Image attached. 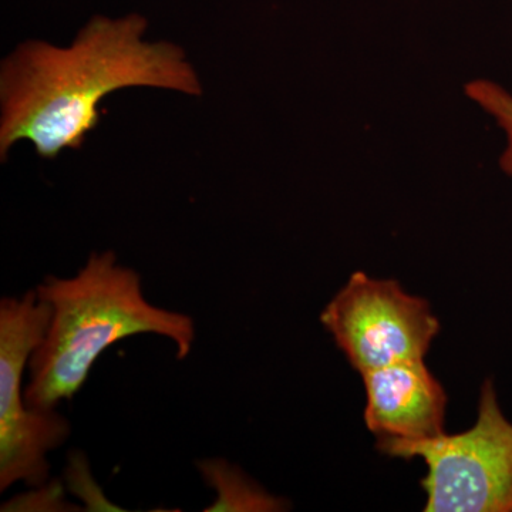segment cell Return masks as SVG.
Segmentation results:
<instances>
[{
    "mask_svg": "<svg viewBox=\"0 0 512 512\" xmlns=\"http://www.w3.org/2000/svg\"><path fill=\"white\" fill-rule=\"evenodd\" d=\"M146 20L94 18L70 47L26 42L2 63L0 154L30 141L42 158L80 148L100 123L101 100L124 87H160L201 96L180 47L144 42Z\"/></svg>",
    "mask_w": 512,
    "mask_h": 512,
    "instance_id": "obj_1",
    "label": "cell"
},
{
    "mask_svg": "<svg viewBox=\"0 0 512 512\" xmlns=\"http://www.w3.org/2000/svg\"><path fill=\"white\" fill-rule=\"evenodd\" d=\"M36 292L52 316L29 360L25 400L32 409L72 402L101 353L131 336H163L174 343L178 360L190 356L194 320L148 302L141 276L117 265L113 252L93 254L73 278L47 276Z\"/></svg>",
    "mask_w": 512,
    "mask_h": 512,
    "instance_id": "obj_2",
    "label": "cell"
},
{
    "mask_svg": "<svg viewBox=\"0 0 512 512\" xmlns=\"http://www.w3.org/2000/svg\"><path fill=\"white\" fill-rule=\"evenodd\" d=\"M390 457L423 458L427 512H512V423L491 380L481 387L476 424L436 439H377Z\"/></svg>",
    "mask_w": 512,
    "mask_h": 512,
    "instance_id": "obj_3",
    "label": "cell"
},
{
    "mask_svg": "<svg viewBox=\"0 0 512 512\" xmlns=\"http://www.w3.org/2000/svg\"><path fill=\"white\" fill-rule=\"evenodd\" d=\"M50 306L36 289L0 301V491L18 481L43 487L49 480L47 454L62 447L72 433L69 420L56 410L28 406L23 375L49 326Z\"/></svg>",
    "mask_w": 512,
    "mask_h": 512,
    "instance_id": "obj_4",
    "label": "cell"
},
{
    "mask_svg": "<svg viewBox=\"0 0 512 512\" xmlns=\"http://www.w3.org/2000/svg\"><path fill=\"white\" fill-rule=\"evenodd\" d=\"M320 322L360 375L424 360L439 335L427 301L393 279L355 272L320 315Z\"/></svg>",
    "mask_w": 512,
    "mask_h": 512,
    "instance_id": "obj_5",
    "label": "cell"
},
{
    "mask_svg": "<svg viewBox=\"0 0 512 512\" xmlns=\"http://www.w3.org/2000/svg\"><path fill=\"white\" fill-rule=\"evenodd\" d=\"M362 376L365 423L377 439L421 441L444 434L446 392L424 360L396 363Z\"/></svg>",
    "mask_w": 512,
    "mask_h": 512,
    "instance_id": "obj_6",
    "label": "cell"
},
{
    "mask_svg": "<svg viewBox=\"0 0 512 512\" xmlns=\"http://www.w3.org/2000/svg\"><path fill=\"white\" fill-rule=\"evenodd\" d=\"M202 477L217 491V500L205 511L274 512L288 510L282 498L266 493L249 480L238 467L225 460H205L198 463Z\"/></svg>",
    "mask_w": 512,
    "mask_h": 512,
    "instance_id": "obj_7",
    "label": "cell"
},
{
    "mask_svg": "<svg viewBox=\"0 0 512 512\" xmlns=\"http://www.w3.org/2000/svg\"><path fill=\"white\" fill-rule=\"evenodd\" d=\"M468 99L476 101L478 106L497 121L498 127L507 137V147L500 157V167L512 177V94L500 84L491 80H474L464 87Z\"/></svg>",
    "mask_w": 512,
    "mask_h": 512,
    "instance_id": "obj_8",
    "label": "cell"
}]
</instances>
